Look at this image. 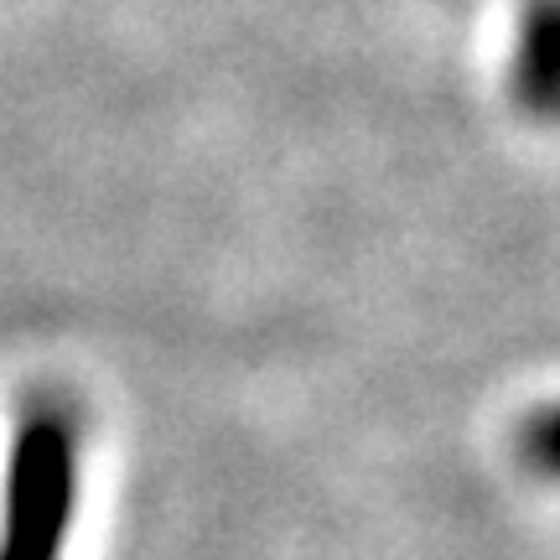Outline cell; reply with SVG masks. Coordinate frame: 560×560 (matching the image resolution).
Listing matches in <instances>:
<instances>
[{"label": "cell", "mask_w": 560, "mask_h": 560, "mask_svg": "<svg viewBox=\"0 0 560 560\" xmlns=\"http://www.w3.org/2000/svg\"><path fill=\"white\" fill-rule=\"evenodd\" d=\"M79 503V436L62 410H32L11 441L0 560H62Z\"/></svg>", "instance_id": "6da1fadb"}, {"label": "cell", "mask_w": 560, "mask_h": 560, "mask_svg": "<svg viewBox=\"0 0 560 560\" xmlns=\"http://www.w3.org/2000/svg\"><path fill=\"white\" fill-rule=\"evenodd\" d=\"M509 94L529 120L560 125V0H524L520 5Z\"/></svg>", "instance_id": "7a4b0ae2"}, {"label": "cell", "mask_w": 560, "mask_h": 560, "mask_svg": "<svg viewBox=\"0 0 560 560\" xmlns=\"http://www.w3.org/2000/svg\"><path fill=\"white\" fill-rule=\"evenodd\" d=\"M520 462L535 472V478L560 482V405L529 416L520 425Z\"/></svg>", "instance_id": "3957f363"}]
</instances>
